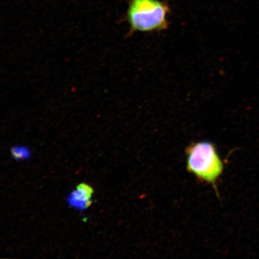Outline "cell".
<instances>
[{
	"label": "cell",
	"instance_id": "1",
	"mask_svg": "<svg viewBox=\"0 0 259 259\" xmlns=\"http://www.w3.org/2000/svg\"><path fill=\"white\" fill-rule=\"evenodd\" d=\"M170 8L161 0H129L125 20L130 25L128 35L136 32H160L169 28L167 15Z\"/></svg>",
	"mask_w": 259,
	"mask_h": 259
},
{
	"label": "cell",
	"instance_id": "2",
	"mask_svg": "<svg viewBox=\"0 0 259 259\" xmlns=\"http://www.w3.org/2000/svg\"><path fill=\"white\" fill-rule=\"evenodd\" d=\"M186 155L188 171L215 189L217 181L224 166L214 145L208 141L193 143L187 148Z\"/></svg>",
	"mask_w": 259,
	"mask_h": 259
},
{
	"label": "cell",
	"instance_id": "3",
	"mask_svg": "<svg viewBox=\"0 0 259 259\" xmlns=\"http://www.w3.org/2000/svg\"><path fill=\"white\" fill-rule=\"evenodd\" d=\"M93 193L94 190L92 186L86 183H81L77 186L76 191L72 193L71 202L74 205L86 209L92 205Z\"/></svg>",
	"mask_w": 259,
	"mask_h": 259
},
{
	"label": "cell",
	"instance_id": "4",
	"mask_svg": "<svg viewBox=\"0 0 259 259\" xmlns=\"http://www.w3.org/2000/svg\"><path fill=\"white\" fill-rule=\"evenodd\" d=\"M22 149L23 148H13V150H12V154L15 158H22L27 156L28 155L27 152H26L25 150H22Z\"/></svg>",
	"mask_w": 259,
	"mask_h": 259
}]
</instances>
